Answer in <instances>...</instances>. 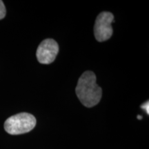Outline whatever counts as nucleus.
Instances as JSON below:
<instances>
[{
    "instance_id": "obj_6",
    "label": "nucleus",
    "mask_w": 149,
    "mask_h": 149,
    "mask_svg": "<svg viewBox=\"0 0 149 149\" xmlns=\"http://www.w3.org/2000/svg\"><path fill=\"white\" fill-rule=\"evenodd\" d=\"M141 108L142 109H144L145 111L146 112L147 114L148 115V113H149V103H148V101H147L145 102L142 104V105L141 106Z\"/></svg>"
},
{
    "instance_id": "obj_1",
    "label": "nucleus",
    "mask_w": 149,
    "mask_h": 149,
    "mask_svg": "<svg viewBox=\"0 0 149 149\" xmlns=\"http://www.w3.org/2000/svg\"><path fill=\"white\" fill-rule=\"evenodd\" d=\"M96 76L92 71H86L78 80L75 88L80 102L86 107L97 105L102 98V90L96 83Z\"/></svg>"
},
{
    "instance_id": "obj_3",
    "label": "nucleus",
    "mask_w": 149,
    "mask_h": 149,
    "mask_svg": "<svg viewBox=\"0 0 149 149\" xmlns=\"http://www.w3.org/2000/svg\"><path fill=\"white\" fill-rule=\"evenodd\" d=\"M114 22V15L109 12H102L97 17L94 33L98 42H104L111 38L113 33L111 24Z\"/></svg>"
},
{
    "instance_id": "obj_2",
    "label": "nucleus",
    "mask_w": 149,
    "mask_h": 149,
    "mask_svg": "<svg viewBox=\"0 0 149 149\" xmlns=\"http://www.w3.org/2000/svg\"><path fill=\"white\" fill-rule=\"evenodd\" d=\"M36 119L28 113H21L8 117L4 123V129L10 135H21L32 130L36 125Z\"/></svg>"
},
{
    "instance_id": "obj_4",
    "label": "nucleus",
    "mask_w": 149,
    "mask_h": 149,
    "mask_svg": "<svg viewBox=\"0 0 149 149\" xmlns=\"http://www.w3.org/2000/svg\"><path fill=\"white\" fill-rule=\"evenodd\" d=\"M58 52L59 46L57 43L52 39H46L41 42L37 48V60L43 64H51L55 61Z\"/></svg>"
},
{
    "instance_id": "obj_5",
    "label": "nucleus",
    "mask_w": 149,
    "mask_h": 149,
    "mask_svg": "<svg viewBox=\"0 0 149 149\" xmlns=\"http://www.w3.org/2000/svg\"><path fill=\"white\" fill-rule=\"evenodd\" d=\"M6 14V10L4 3L2 1L0 0V19L4 18Z\"/></svg>"
},
{
    "instance_id": "obj_7",
    "label": "nucleus",
    "mask_w": 149,
    "mask_h": 149,
    "mask_svg": "<svg viewBox=\"0 0 149 149\" xmlns=\"http://www.w3.org/2000/svg\"><path fill=\"white\" fill-rule=\"evenodd\" d=\"M137 118H138V120H141V119H142V117L140 116V115H138V116H137Z\"/></svg>"
}]
</instances>
